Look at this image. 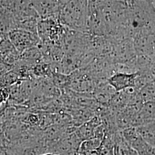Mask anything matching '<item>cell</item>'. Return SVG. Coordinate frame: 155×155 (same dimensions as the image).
<instances>
[{
    "label": "cell",
    "instance_id": "cell-6",
    "mask_svg": "<svg viewBox=\"0 0 155 155\" xmlns=\"http://www.w3.org/2000/svg\"><path fill=\"white\" fill-rule=\"evenodd\" d=\"M98 150L99 155H115V148L107 139H104Z\"/></svg>",
    "mask_w": 155,
    "mask_h": 155
},
{
    "label": "cell",
    "instance_id": "cell-5",
    "mask_svg": "<svg viewBox=\"0 0 155 155\" xmlns=\"http://www.w3.org/2000/svg\"><path fill=\"white\" fill-rule=\"evenodd\" d=\"M139 97L144 103L155 102V84L150 82L143 87L139 93Z\"/></svg>",
    "mask_w": 155,
    "mask_h": 155
},
{
    "label": "cell",
    "instance_id": "cell-9",
    "mask_svg": "<svg viewBox=\"0 0 155 155\" xmlns=\"http://www.w3.org/2000/svg\"><path fill=\"white\" fill-rule=\"evenodd\" d=\"M40 155H58V154H55V153H45V154H42Z\"/></svg>",
    "mask_w": 155,
    "mask_h": 155
},
{
    "label": "cell",
    "instance_id": "cell-4",
    "mask_svg": "<svg viewBox=\"0 0 155 155\" xmlns=\"http://www.w3.org/2000/svg\"><path fill=\"white\" fill-rule=\"evenodd\" d=\"M116 91L109 83H105L95 88L94 90V98L98 102L106 104L110 102Z\"/></svg>",
    "mask_w": 155,
    "mask_h": 155
},
{
    "label": "cell",
    "instance_id": "cell-2",
    "mask_svg": "<svg viewBox=\"0 0 155 155\" xmlns=\"http://www.w3.org/2000/svg\"><path fill=\"white\" fill-rule=\"evenodd\" d=\"M34 34L24 30H13L9 33L11 43L20 52L31 48L38 43Z\"/></svg>",
    "mask_w": 155,
    "mask_h": 155
},
{
    "label": "cell",
    "instance_id": "cell-10",
    "mask_svg": "<svg viewBox=\"0 0 155 155\" xmlns=\"http://www.w3.org/2000/svg\"><path fill=\"white\" fill-rule=\"evenodd\" d=\"M152 155H155V147H153L152 150Z\"/></svg>",
    "mask_w": 155,
    "mask_h": 155
},
{
    "label": "cell",
    "instance_id": "cell-7",
    "mask_svg": "<svg viewBox=\"0 0 155 155\" xmlns=\"http://www.w3.org/2000/svg\"><path fill=\"white\" fill-rule=\"evenodd\" d=\"M84 155H99V153H98V150L97 149V150H91V151L89 152L88 153H87L86 154Z\"/></svg>",
    "mask_w": 155,
    "mask_h": 155
},
{
    "label": "cell",
    "instance_id": "cell-1",
    "mask_svg": "<svg viewBox=\"0 0 155 155\" xmlns=\"http://www.w3.org/2000/svg\"><path fill=\"white\" fill-rule=\"evenodd\" d=\"M138 75L136 73L117 72L108 79L107 82L116 92H120L126 89L134 88Z\"/></svg>",
    "mask_w": 155,
    "mask_h": 155
},
{
    "label": "cell",
    "instance_id": "cell-3",
    "mask_svg": "<svg viewBox=\"0 0 155 155\" xmlns=\"http://www.w3.org/2000/svg\"><path fill=\"white\" fill-rule=\"evenodd\" d=\"M155 120V102H145L133 117V124L141 126Z\"/></svg>",
    "mask_w": 155,
    "mask_h": 155
},
{
    "label": "cell",
    "instance_id": "cell-8",
    "mask_svg": "<svg viewBox=\"0 0 155 155\" xmlns=\"http://www.w3.org/2000/svg\"><path fill=\"white\" fill-rule=\"evenodd\" d=\"M115 155H120L118 148H115Z\"/></svg>",
    "mask_w": 155,
    "mask_h": 155
}]
</instances>
